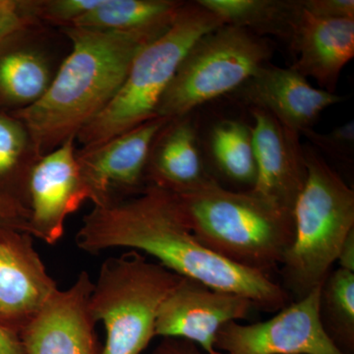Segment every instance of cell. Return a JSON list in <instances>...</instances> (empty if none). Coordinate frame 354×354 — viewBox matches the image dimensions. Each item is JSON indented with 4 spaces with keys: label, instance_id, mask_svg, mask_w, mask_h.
<instances>
[{
    "label": "cell",
    "instance_id": "cell-1",
    "mask_svg": "<svg viewBox=\"0 0 354 354\" xmlns=\"http://www.w3.org/2000/svg\"><path fill=\"white\" fill-rule=\"evenodd\" d=\"M75 241L80 250L91 254L118 247L148 254L183 278L241 295L266 312H279L290 298L271 277L203 246L176 193L152 184L136 196L94 206L84 216Z\"/></svg>",
    "mask_w": 354,
    "mask_h": 354
},
{
    "label": "cell",
    "instance_id": "cell-2",
    "mask_svg": "<svg viewBox=\"0 0 354 354\" xmlns=\"http://www.w3.org/2000/svg\"><path fill=\"white\" fill-rule=\"evenodd\" d=\"M167 29L116 32L62 28L70 50L50 87L38 102L12 114L24 123L39 156L76 139L113 99L139 51Z\"/></svg>",
    "mask_w": 354,
    "mask_h": 354
},
{
    "label": "cell",
    "instance_id": "cell-3",
    "mask_svg": "<svg viewBox=\"0 0 354 354\" xmlns=\"http://www.w3.org/2000/svg\"><path fill=\"white\" fill-rule=\"evenodd\" d=\"M176 195L193 234L212 252L270 277L283 264L295 239L292 212L215 178Z\"/></svg>",
    "mask_w": 354,
    "mask_h": 354
},
{
    "label": "cell",
    "instance_id": "cell-4",
    "mask_svg": "<svg viewBox=\"0 0 354 354\" xmlns=\"http://www.w3.org/2000/svg\"><path fill=\"white\" fill-rule=\"evenodd\" d=\"M307 178L293 209L295 239L281 266L295 301L320 286L354 230V191L316 149L304 147Z\"/></svg>",
    "mask_w": 354,
    "mask_h": 354
},
{
    "label": "cell",
    "instance_id": "cell-5",
    "mask_svg": "<svg viewBox=\"0 0 354 354\" xmlns=\"http://www.w3.org/2000/svg\"><path fill=\"white\" fill-rule=\"evenodd\" d=\"M225 25L198 4H185L167 31L144 46L133 59L118 92L76 140L93 148L157 118L158 104L190 48L208 32Z\"/></svg>",
    "mask_w": 354,
    "mask_h": 354
},
{
    "label": "cell",
    "instance_id": "cell-6",
    "mask_svg": "<svg viewBox=\"0 0 354 354\" xmlns=\"http://www.w3.org/2000/svg\"><path fill=\"white\" fill-rule=\"evenodd\" d=\"M183 277L138 251L102 263L91 293V315L106 330L102 354H141L156 337L158 311Z\"/></svg>",
    "mask_w": 354,
    "mask_h": 354
},
{
    "label": "cell",
    "instance_id": "cell-7",
    "mask_svg": "<svg viewBox=\"0 0 354 354\" xmlns=\"http://www.w3.org/2000/svg\"><path fill=\"white\" fill-rule=\"evenodd\" d=\"M271 44L243 28L223 25L190 48L165 91L157 118L176 120L242 87L272 57Z\"/></svg>",
    "mask_w": 354,
    "mask_h": 354
},
{
    "label": "cell",
    "instance_id": "cell-8",
    "mask_svg": "<svg viewBox=\"0 0 354 354\" xmlns=\"http://www.w3.org/2000/svg\"><path fill=\"white\" fill-rule=\"evenodd\" d=\"M286 305L264 322H230L216 335L221 354H344L330 341L320 320L321 288Z\"/></svg>",
    "mask_w": 354,
    "mask_h": 354
},
{
    "label": "cell",
    "instance_id": "cell-9",
    "mask_svg": "<svg viewBox=\"0 0 354 354\" xmlns=\"http://www.w3.org/2000/svg\"><path fill=\"white\" fill-rule=\"evenodd\" d=\"M62 29L36 23L0 43V113L10 114L39 101L68 55Z\"/></svg>",
    "mask_w": 354,
    "mask_h": 354
},
{
    "label": "cell",
    "instance_id": "cell-10",
    "mask_svg": "<svg viewBox=\"0 0 354 354\" xmlns=\"http://www.w3.org/2000/svg\"><path fill=\"white\" fill-rule=\"evenodd\" d=\"M169 121L153 118L101 145L77 150L81 176L94 206L136 196L145 189L151 149Z\"/></svg>",
    "mask_w": 354,
    "mask_h": 354
},
{
    "label": "cell",
    "instance_id": "cell-11",
    "mask_svg": "<svg viewBox=\"0 0 354 354\" xmlns=\"http://www.w3.org/2000/svg\"><path fill=\"white\" fill-rule=\"evenodd\" d=\"M250 300L214 290L196 279L181 278L158 311L156 335L194 342L207 354H221L216 335L225 324L248 318Z\"/></svg>",
    "mask_w": 354,
    "mask_h": 354
},
{
    "label": "cell",
    "instance_id": "cell-12",
    "mask_svg": "<svg viewBox=\"0 0 354 354\" xmlns=\"http://www.w3.org/2000/svg\"><path fill=\"white\" fill-rule=\"evenodd\" d=\"M75 138L41 156L30 171L27 206L32 237L57 243L64 234L67 216L88 200L77 160Z\"/></svg>",
    "mask_w": 354,
    "mask_h": 354
},
{
    "label": "cell",
    "instance_id": "cell-13",
    "mask_svg": "<svg viewBox=\"0 0 354 354\" xmlns=\"http://www.w3.org/2000/svg\"><path fill=\"white\" fill-rule=\"evenodd\" d=\"M93 286L83 271L68 290L53 293L19 335L26 354H102L88 307Z\"/></svg>",
    "mask_w": 354,
    "mask_h": 354
},
{
    "label": "cell",
    "instance_id": "cell-14",
    "mask_svg": "<svg viewBox=\"0 0 354 354\" xmlns=\"http://www.w3.org/2000/svg\"><path fill=\"white\" fill-rule=\"evenodd\" d=\"M57 290L32 235L0 230V325L19 337Z\"/></svg>",
    "mask_w": 354,
    "mask_h": 354
},
{
    "label": "cell",
    "instance_id": "cell-15",
    "mask_svg": "<svg viewBox=\"0 0 354 354\" xmlns=\"http://www.w3.org/2000/svg\"><path fill=\"white\" fill-rule=\"evenodd\" d=\"M256 181L252 192L292 212L307 178L300 135L263 109L252 108Z\"/></svg>",
    "mask_w": 354,
    "mask_h": 354
},
{
    "label": "cell",
    "instance_id": "cell-16",
    "mask_svg": "<svg viewBox=\"0 0 354 354\" xmlns=\"http://www.w3.org/2000/svg\"><path fill=\"white\" fill-rule=\"evenodd\" d=\"M243 99L263 109L281 125L301 135L320 114L344 101L342 95L313 87L295 69L266 64L242 86Z\"/></svg>",
    "mask_w": 354,
    "mask_h": 354
},
{
    "label": "cell",
    "instance_id": "cell-17",
    "mask_svg": "<svg viewBox=\"0 0 354 354\" xmlns=\"http://www.w3.org/2000/svg\"><path fill=\"white\" fill-rule=\"evenodd\" d=\"M290 44L297 55L291 68L335 93L342 69L354 57V19H321L302 9Z\"/></svg>",
    "mask_w": 354,
    "mask_h": 354
},
{
    "label": "cell",
    "instance_id": "cell-18",
    "mask_svg": "<svg viewBox=\"0 0 354 354\" xmlns=\"http://www.w3.org/2000/svg\"><path fill=\"white\" fill-rule=\"evenodd\" d=\"M213 177L205 171L196 128L189 115L169 120L158 133L146 167V183L176 194L197 188Z\"/></svg>",
    "mask_w": 354,
    "mask_h": 354
},
{
    "label": "cell",
    "instance_id": "cell-19",
    "mask_svg": "<svg viewBox=\"0 0 354 354\" xmlns=\"http://www.w3.org/2000/svg\"><path fill=\"white\" fill-rule=\"evenodd\" d=\"M198 4L220 17L225 25L243 28L260 36L272 35L290 43L302 7L283 0H199Z\"/></svg>",
    "mask_w": 354,
    "mask_h": 354
},
{
    "label": "cell",
    "instance_id": "cell-20",
    "mask_svg": "<svg viewBox=\"0 0 354 354\" xmlns=\"http://www.w3.org/2000/svg\"><path fill=\"white\" fill-rule=\"evenodd\" d=\"M184 4L176 0H102L70 27L116 32L165 30Z\"/></svg>",
    "mask_w": 354,
    "mask_h": 354
},
{
    "label": "cell",
    "instance_id": "cell-21",
    "mask_svg": "<svg viewBox=\"0 0 354 354\" xmlns=\"http://www.w3.org/2000/svg\"><path fill=\"white\" fill-rule=\"evenodd\" d=\"M211 151L225 178L252 189L257 171L251 127L241 121H221L212 130Z\"/></svg>",
    "mask_w": 354,
    "mask_h": 354
},
{
    "label": "cell",
    "instance_id": "cell-22",
    "mask_svg": "<svg viewBox=\"0 0 354 354\" xmlns=\"http://www.w3.org/2000/svg\"><path fill=\"white\" fill-rule=\"evenodd\" d=\"M320 320L326 334L344 354L354 353V272H329L321 288Z\"/></svg>",
    "mask_w": 354,
    "mask_h": 354
},
{
    "label": "cell",
    "instance_id": "cell-23",
    "mask_svg": "<svg viewBox=\"0 0 354 354\" xmlns=\"http://www.w3.org/2000/svg\"><path fill=\"white\" fill-rule=\"evenodd\" d=\"M39 158L24 123L0 113V179L16 176L27 191L30 171Z\"/></svg>",
    "mask_w": 354,
    "mask_h": 354
},
{
    "label": "cell",
    "instance_id": "cell-24",
    "mask_svg": "<svg viewBox=\"0 0 354 354\" xmlns=\"http://www.w3.org/2000/svg\"><path fill=\"white\" fill-rule=\"evenodd\" d=\"M102 0H32L39 22L50 27H70L101 4Z\"/></svg>",
    "mask_w": 354,
    "mask_h": 354
},
{
    "label": "cell",
    "instance_id": "cell-25",
    "mask_svg": "<svg viewBox=\"0 0 354 354\" xmlns=\"http://www.w3.org/2000/svg\"><path fill=\"white\" fill-rule=\"evenodd\" d=\"M317 148L330 157L342 162H351L354 155V122L348 121L328 133H318L313 129L302 133Z\"/></svg>",
    "mask_w": 354,
    "mask_h": 354
},
{
    "label": "cell",
    "instance_id": "cell-26",
    "mask_svg": "<svg viewBox=\"0 0 354 354\" xmlns=\"http://www.w3.org/2000/svg\"><path fill=\"white\" fill-rule=\"evenodd\" d=\"M36 23L32 0H0V43Z\"/></svg>",
    "mask_w": 354,
    "mask_h": 354
},
{
    "label": "cell",
    "instance_id": "cell-27",
    "mask_svg": "<svg viewBox=\"0 0 354 354\" xmlns=\"http://www.w3.org/2000/svg\"><path fill=\"white\" fill-rule=\"evenodd\" d=\"M0 230L31 234L29 209L16 198L0 194Z\"/></svg>",
    "mask_w": 354,
    "mask_h": 354
},
{
    "label": "cell",
    "instance_id": "cell-28",
    "mask_svg": "<svg viewBox=\"0 0 354 354\" xmlns=\"http://www.w3.org/2000/svg\"><path fill=\"white\" fill-rule=\"evenodd\" d=\"M304 10L321 19H354L353 0H301Z\"/></svg>",
    "mask_w": 354,
    "mask_h": 354
},
{
    "label": "cell",
    "instance_id": "cell-29",
    "mask_svg": "<svg viewBox=\"0 0 354 354\" xmlns=\"http://www.w3.org/2000/svg\"><path fill=\"white\" fill-rule=\"evenodd\" d=\"M152 354H207L194 342L176 337H164Z\"/></svg>",
    "mask_w": 354,
    "mask_h": 354
},
{
    "label": "cell",
    "instance_id": "cell-30",
    "mask_svg": "<svg viewBox=\"0 0 354 354\" xmlns=\"http://www.w3.org/2000/svg\"><path fill=\"white\" fill-rule=\"evenodd\" d=\"M0 354H26L19 337L0 325Z\"/></svg>",
    "mask_w": 354,
    "mask_h": 354
},
{
    "label": "cell",
    "instance_id": "cell-31",
    "mask_svg": "<svg viewBox=\"0 0 354 354\" xmlns=\"http://www.w3.org/2000/svg\"><path fill=\"white\" fill-rule=\"evenodd\" d=\"M337 261L341 269L354 272V230L342 243Z\"/></svg>",
    "mask_w": 354,
    "mask_h": 354
}]
</instances>
